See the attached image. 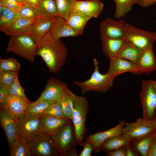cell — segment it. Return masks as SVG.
Segmentation results:
<instances>
[{"label": "cell", "mask_w": 156, "mask_h": 156, "mask_svg": "<svg viewBox=\"0 0 156 156\" xmlns=\"http://www.w3.org/2000/svg\"><path fill=\"white\" fill-rule=\"evenodd\" d=\"M18 12L21 18L25 19L35 20L39 17L36 14V8L26 3L22 4Z\"/></svg>", "instance_id": "cell-35"}, {"label": "cell", "mask_w": 156, "mask_h": 156, "mask_svg": "<svg viewBox=\"0 0 156 156\" xmlns=\"http://www.w3.org/2000/svg\"><path fill=\"white\" fill-rule=\"evenodd\" d=\"M28 142L32 156H56L58 155L51 136L45 133H40Z\"/></svg>", "instance_id": "cell-8"}, {"label": "cell", "mask_w": 156, "mask_h": 156, "mask_svg": "<svg viewBox=\"0 0 156 156\" xmlns=\"http://www.w3.org/2000/svg\"><path fill=\"white\" fill-rule=\"evenodd\" d=\"M103 51L109 60L116 57L124 44V38L115 39L100 36Z\"/></svg>", "instance_id": "cell-23"}, {"label": "cell", "mask_w": 156, "mask_h": 156, "mask_svg": "<svg viewBox=\"0 0 156 156\" xmlns=\"http://www.w3.org/2000/svg\"><path fill=\"white\" fill-rule=\"evenodd\" d=\"M31 102L18 96L9 94L7 101V109L17 119L23 117Z\"/></svg>", "instance_id": "cell-20"}, {"label": "cell", "mask_w": 156, "mask_h": 156, "mask_svg": "<svg viewBox=\"0 0 156 156\" xmlns=\"http://www.w3.org/2000/svg\"><path fill=\"white\" fill-rule=\"evenodd\" d=\"M8 87L0 83V109H7V101L9 95Z\"/></svg>", "instance_id": "cell-40"}, {"label": "cell", "mask_w": 156, "mask_h": 156, "mask_svg": "<svg viewBox=\"0 0 156 156\" xmlns=\"http://www.w3.org/2000/svg\"><path fill=\"white\" fill-rule=\"evenodd\" d=\"M155 23H156V21H155Z\"/></svg>", "instance_id": "cell-51"}, {"label": "cell", "mask_w": 156, "mask_h": 156, "mask_svg": "<svg viewBox=\"0 0 156 156\" xmlns=\"http://www.w3.org/2000/svg\"><path fill=\"white\" fill-rule=\"evenodd\" d=\"M107 73L114 78L119 75L126 72L134 74L136 70L135 65L132 62L115 57L110 59Z\"/></svg>", "instance_id": "cell-21"}, {"label": "cell", "mask_w": 156, "mask_h": 156, "mask_svg": "<svg viewBox=\"0 0 156 156\" xmlns=\"http://www.w3.org/2000/svg\"><path fill=\"white\" fill-rule=\"evenodd\" d=\"M10 156H31L28 142L18 137L14 141L10 150Z\"/></svg>", "instance_id": "cell-30"}, {"label": "cell", "mask_w": 156, "mask_h": 156, "mask_svg": "<svg viewBox=\"0 0 156 156\" xmlns=\"http://www.w3.org/2000/svg\"><path fill=\"white\" fill-rule=\"evenodd\" d=\"M135 65V74H148L156 71V56L153 47L141 50L139 60Z\"/></svg>", "instance_id": "cell-15"}, {"label": "cell", "mask_w": 156, "mask_h": 156, "mask_svg": "<svg viewBox=\"0 0 156 156\" xmlns=\"http://www.w3.org/2000/svg\"><path fill=\"white\" fill-rule=\"evenodd\" d=\"M36 10L39 17L52 18L59 16L55 0H41Z\"/></svg>", "instance_id": "cell-24"}, {"label": "cell", "mask_w": 156, "mask_h": 156, "mask_svg": "<svg viewBox=\"0 0 156 156\" xmlns=\"http://www.w3.org/2000/svg\"><path fill=\"white\" fill-rule=\"evenodd\" d=\"M36 19L20 18L8 24L0 26V30L10 36L28 35L30 27Z\"/></svg>", "instance_id": "cell-19"}, {"label": "cell", "mask_w": 156, "mask_h": 156, "mask_svg": "<svg viewBox=\"0 0 156 156\" xmlns=\"http://www.w3.org/2000/svg\"><path fill=\"white\" fill-rule=\"evenodd\" d=\"M68 54L67 48L60 38H53L49 32L37 45L36 55L41 57L53 73L61 70L66 60Z\"/></svg>", "instance_id": "cell-1"}, {"label": "cell", "mask_w": 156, "mask_h": 156, "mask_svg": "<svg viewBox=\"0 0 156 156\" xmlns=\"http://www.w3.org/2000/svg\"><path fill=\"white\" fill-rule=\"evenodd\" d=\"M20 68V64L13 57L0 60V70L19 71Z\"/></svg>", "instance_id": "cell-36"}, {"label": "cell", "mask_w": 156, "mask_h": 156, "mask_svg": "<svg viewBox=\"0 0 156 156\" xmlns=\"http://www.w3.org/2000/svg\"><path fill=\"white\" fill-rule=\"evenodd\" d=\"M67 86L65 83L57 78H49L47 80L44 89L36 100L60 102Z\"/></svg>", "instance_id": "cell-13"}, {"label": "cell", "mask_w": 156, "mask_h": 156, "mask_svg": "<svg viewBox=\"0 0 156 156\" xmlns=\"http://www.w3.org/2000/svg\"><path fill=\"white\" fill-rule=\"evenodd\" d=\"M8 92L9 94L20 96L28 100L25 95L24 89L21 86L19 81L18 75L8 87Z\"/></svg>", "instance_id": "cell-39"}, {"label": "cell", "mask_w": 156, "mask_h": 156, "mask_svg": "<svg viewBox=\"0 0 156 156\" xmlns=\"http://www.w3.org/2000/svg\"><path fill=\"white\" fill-rule=\"evenodd\" d=\"M43 115L67 118L60 102H56L51 105L43 113L42 116Z\"/></svg>", "instance_id": "cell-38"}, {"label": "cell", "mask_w": 156, "mask_h": 156, "mask_svg": "<svg viewBox=\"0 0 156 156\" xmlns=\"http://www.w3.org/2000/svg\"><path fill=\"white\" fill-rule=\"evenodd\" d=\"M147 156H156V139L151 146Z\"/></svg>", "instance_id": "cell-45"}, {"label": "cell", "mask_w": 156, "mask_h": 156, "mask_svg": "<svg viewBox=\"0 0 156 156\" xmlns=\"http://www.w3.org/2000/svg\"><path fill=\"white\" fill-rule=\"evenodd\" d=\"M156 130V121L140 118L133 122L126 123L122 135L130 142L134 143Z\"/></svg>", "instance_id": "cell-6"}, {"label": "cell", "mask_w": 156, "mask_h": 156, "mask_svg": "<svg viewBox=\"0 0 156 156\" xmlns=\"http://www.w3.org/2000/svg\"><path fill=\"white\" fill-rule=\"evenodd\" d=\"M19 2L21 3H25L26 0H18Z\"/></svg>", "instance_id": "cell-50"}, {"label": "cell", "mask_w": 156, "mask_h": 156, "mask_svg": "<svg viewBox=\"0 0 156 156\" xmlns=\"http://www.w3.org/2000/svg\"><path fill=\"white\" fill-rule=\"evenodd\" d=\"M124 120L120 121L116 126L105 131L99 132L90 134L86 137V140L92 144L95 153L100 152L103 143L110 138L122 135V129L126 124Z\"/></svg>", "instance_id": "cell-14"}, {"label": "cell", "mask_w": 156, "mask_h": 156, "mask_svg": "<svg viewBox=\"0 0 156 156\" xmlns=\"http://www.w3.org/2000/svg\"><path fill=\"white\" fill-rule=\"evenodd\" d=\"M41 0H26L25 3L32 6L35 8Z\"/></svg>", "instance_id": "cell-47"}, {"label": "cell", "mask_w": 156, "mask_h": 156, "mask_svg": "<svg viewBox=\"0 0 156 156\" xmlns=\"http://www.w3.org/2000/svg\"><path fill=\"white\" fill-rule=\"evenodd\" d=\"M103 7V3L99 0H73L71 11L82 13L90 18H97Z\"/></svg>", "instance_id": "cell-16"}, {"label": "cell", "mask_w": 156, "mask_h": 156, "mask_svg": "<svg viewBox=\"0 0 156 156\" xmlns=\"http://www.w3.org/2000/svg\"><path fill=\"white\" fill-rule=\"evenodd\" d=\"M18 120L20 131L19 138L23 140L28 142L41 133L40 116L26 114Z\"/></svg>", "instance_id": "cell-10"}, {"label": "cell", "mask_w": 156, "mask_h": 156, "mask_svg": "<svg viewBox=\"0 0 156 156\" xmlns=\"http://www.w3.org/2000/svg\"><path fill=\"white\" fill-rule=\"evenodd\" d=\"M0 121L1 125L7 138L10 150L14 141L19 137L18 120L8 109H0Z\"/></svg>", "instance_id": "cell-11"}, {"label": "cell", "mask_w": 156, "mask_h": 156, "mask_svg": "<svg viewBox=\"0 0 156 156\" xmlns=\"http://www.w3.org/2000/svg\"><path fill=\"white\" fill-rule=\"evenodd\" d=\"M116 10L114 16L118 19L125 16L135 4L132 0H114Z\"/></svg>", "instance_id": "cell-32"}, {"label": "cell", "mask_w": 156, "mask_h": 156, "mask_svg": "<svg viewBox=\"0 0 156 156\" xmlns=\"http://www.w3.org/2000/svg\"><path fill=\"white\" fill-rule=\"evenodd\" d=\"M49 32L53 38L56 39L78 35L69 25L67 20L59 16L54 18L52 28Z\"/></svg>", "instance_id": "cell-22"}, {"label": "cell", "mask_w": 156, "mask_h": 156, "mask_svg": "<svg viewBox=\"0 0 156 156\" xmlns=\"http://www.w3.org/2000/svg\"><path fill=\"white\" fill-rule=\"evenodd\" d=\"M37 45L28 34L10 36L6 49L30 62L34 61Z\"/></svg>", "instance_id": "cell-5"}, {"label": "cell", "mask_w": 156, "mask_h": 156, "mask_svg": "<svg viewBox=\"0 0 156 156\" xmlns=\"http://www.w3.org/2000/svg\"><path fill=\"white\" fill-rule=\"evenodd\" d=\"M129 144L124 146L126 151V156H136L135 153L133 149L129 147Z\"/></svg>", "instance_id": "cell-46"}, {"label": "cell", "mask_w": 156, "mask_h": 156, "mask_svg": "<svg viewBox=\"0 0 156 156\" xmlns=\"http://www.w3.org/2000/svg\"><path fill=\"white\" fill-rule=\"evenodd\" d=\"M3 6L13 11H18L22 4L18 0H0Z\"/></svg>", "instance_id": "cell-41"}, {"label": "cell", "mask_w": 156, "mask_h": 156, "mask_svg": "<svg viewBox=\"0 0 156 156\" xmlns=\"http://www.w3.org/2000/svg\"><path fill=\"white\" fill-rule=\"evenodd\" d=\"M93 63L94 70L88 79L83 81L73 82L80 88L83 94L91 91L106 92L113 85L114 78L107 73L105 74L100 73L98 62L96 59H94Z\"/></svg>", "instance_id": "cell-2"}, {"label": "cell", "mask_w": 156, "mask_h": 156, "mask_svg": "<svg viewBox=\"0 0 156 156\" xmlns=\"http://www.w3.org/2000/svg\"><path fill=\"white\" fill-rule=\"evenodd\" d=\"M83 149L78 156H91L92 151H93V147L91 143L89 141L86 140L83 142Z\"/></svg>", "instance_id": "cell-42"}, {"label": "cell", "mask_w": 156, "mask_h": 156, "mask_svg": "<svg viewBox=\"0 0 156 156\" xmlns=\"http://www.w3.org/2000/svg\"><path fill=\"white\" fill-rule=\"evenodd\" d=\"M140 98L143 109V118L151 120L156 109V92L149 80L142 81Z\"/></svg>", "instance_id": "cell-9"}, {"label": "cell", "mask_w": 156, "mask_h": 156, "mask_svg": "<svg viewBox=\"0 0 156 156\" xmlns=\"http://www.w3.org/2000/svg\"><path fill=\"white\" fill-rule=\"evenodd\" d=\"M71 120L66 118L42 116L40 117L41 132L52 136L59 132Z\"/></svg>", "instance_id": "cell-17"}, {"label": "cell", "mask_w": 156, "mask_h": 156, "mask_svg": "<svg viewBox=\"0 0 156 156\" xmlns=\"http://www.w3.org/2000/svg\"><path fill=\"white\" fill-rule=\"evenodd\" d=\"M56 102L48 100H36L31 103L26 111L25 114L38 115L41 117L49 107Z\"/></svg>", "instance_id": "cell-31"}, {"label": "cell", "mask_w": 156, "mask_h": 156, "mask_svg": "<svg viewBox=\"0 0 156 156\" xmlns=\"http://www.w3.org/2000/svg\"><path fill=\"white\" fill-rule=\"evenodd\" d=\"M156 139V133H152L135 142L136 150L142 156H147L149 150Z\"/></svg>", "instance_id": "cell-29"}, {"label": "cell", "mask_w": 156, "mask_h": 156, "mask_svg": "<svg viewBox=\"0 0 156 156\" xmlns=\"http://www.w3.org/2000/svg\"><path fill=\"white\" fill-rule=\"evenodd\" d=\"M156 2V0H140L138 4L140 6L146 7Z\"/></svg>", "instance_id": "cell-44"}, {"label": "cell", "mask_w": 156, "mask_h": 156, "mask_svg": "<svg viewBox=\"0 0 156 156\" xmlns=\"http://www.w3.org/2000/svg\"><path fill=\"white\" fill-rule=\"evenodd\" d=\"M54 18L39 17L31 24L28 35L36 44L37 45L42 38L50 32Z\"/></svg>", "instance_id": "cell-18"}, {"label": "cell", "mask_w": 156, "mask_h": 156, "mask_svg": "<svg viewBox=\"0 0 156 156\" xmlns=\"http://www.w3.org/2000/svg\"><path fill=\"white\" fill-rule=\"evenodd\" d=\"M106 155L108 156H126V150L122 147L117 150L106 152Z\"/></svg>", "instance_id": "cell-43"}, {"label": "cell", "mask_w": 156, "mask_h": 156, "mask_svg": "<svg viewBox=\"0 0 156 156\" xmlns=\"http://www.w3.org/2000/svg\"><path fill=\"white\" fill-rule=\"evenodd\" d=\"M135 4H138L140 0H132Z\"/></svg>", "instance_id": "cell-49"}, {"label": "cell", "mask_w": 156, "mask_h": 156, "mask_svg": "<svg viewBox=\"0 0 156 156\" xmlns=\"http://www.w3.org/2000/svg\"><path fill=\"white\" fill-rule=\"evenodd\" d=\"M51 137L59 155L78 156L75 148L77 144L71 120L59 132Z\"/></svg>", "instance_id": "cell-3"}, {"label": "cell", "mask_w": 156, "mask_h": 156, "mask_svg": "<svg viewBox=\"0 0 156 156\" xmlns=\"http://www.w3.org/2000/svg\"><path fill=\"white\" fill-rule=\"evenodd\" d=\"M124 38L142 50L153 46L156 41V33L141 29L127 23Z\"/></svg>", "instance_id": "cell-7"}, {"label": "cell", "mask_w": 156, "mask_h": 156, "mask_svg": "<svg viewBox=\"0 0 156 156\" xmlns=\"http://www.w3.org/2000/svg\"><path fill=\"white\" fill-rule=\"evenodd\" d=\"M55 0L59 16L67 20L71 11L73 0Z\"/></svg>", "instance_id": "cell-34"}, {"label": "cell", "mask_w": 156, "mask_h": 156, "mask_svg": "<svg viewBox=\"0 0 156 156\" xmlns=\"http://www.w3.org/2000/svg\"><path fill=\"white\" fill-rule=\"evenodd\" d=\"M126 23L122 19L116 21L107 17L100 24L99 32L100 36L112 39L124 38Z\"/></svg>", "instance_id": "cell-12"}, {"label": "cell", "mask_w": 156, "mask_h": 156, "mask_svg": "<svg viewBox=\"0 0 156 156\" xmlns=\"http://www.w3.org/2000/svg\"><path fill=\"white\" fill-rule=\"evenodd\" d=\"M19 71L0 70V83L9 87L12 83Z\"/></svg>", "instance_id": "cell-37"}, {"label": "cell", "mask_w": 156, "mask_h": 156, "mask_svg": "<svg viewBox=\"0 0 156 156\" xmlns=\"http://www.w3.org/2000/svg\"><path fill=\"white\" fill-rule=\"evenodd\" d=\"M21 18L18 11H13L3 6L0 14V26L8 24Z\"/></svg>", "instance_id": "cell-33"}, {"label": "cell", "mask_w": 156, "mask_h": 156, "mask_svg": "<svg viewBox=\"0 0 156 156\" xmlns=\"http://www.w3.org/2000/svg\"><path fill=\"white\" fill-rule=\"evenodd\" d=\"M89 107V103L86 97L77 95L73 105L71 120L77 144L80 146H83L86 135L85 123Z\"/></svg>", "instance_id": "cell-4"}, {"label": "cell", "mask_w": 156, "mask_h": 156, "mask_svg": "<svg viewBox=\"0 0 156 156\" xmlns=\"http://www.w3.org/2000/svg\"><path fill=\"white\" fill-rule=\"evenodd\" d=\"M149 80L150 83L156 92V81H154L151 79Z\"/></svg>", "instance_id": "cell-48"}, {"label": "cell", "mask_w": 156, "mask_h": 156, "mask_svg": "<svg viewBox=\"0 0 156 156\" xmlns=\"http://www.w3.org/2000/svg\"><path fill=\"white\" fill-rule=\"evenodd\" d=\"M141 50L129 41L125 40L116 57L136 64L139 60Z\"/></svg>", "instance_id": "cell-25"}, {"label": "cell", "mask_w": 156, "mask_h": 156, "mask_svg": "<svg viewBox=\"0 0 156 156\" xmlns=\"http://www.w3.org/2000/svg\"><path fill=\"white\" fill-rule=\"evenodd\" d=\"M91 18L83 13L71 11L67 21L78 35L82 34L85 25Z\"/></svg>", "instance_id": "cell-26"}, {"label": "cell", "mask_w": 156, "mask_h": 156, "mask_svg": "<svg viewBox=\"0 0 156 156\" xmlns=\"http://www.w3.org/2000/svg\"><path fill=\"white\" fill-rule=\"evenodd\" d=\"M130 142L122 135L111 137L102 144L101 149L106 153L118 149Z\"/></svg>", "instance_id": "cell-28"}, {"label": "cell", "mask_w": 156, "mask_h": 156, "mask_svg": "<svg viewBox=\"0 0 156 156\" xmlns=\"http://www.w3.org/2000/svg\"><path fill=\"white\" fill-rule=\"evenodd\" d=\"M77 95L66 87L60 102L66 117L71 120L73 107Z\"/></svg>", "instance_id": "cell-27"}]
</instances>
